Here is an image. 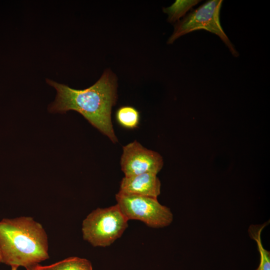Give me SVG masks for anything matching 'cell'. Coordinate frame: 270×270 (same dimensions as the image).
<instances>
[{"mask_svg": "<svg viewBox=\"0 0 270 270\" xmlns=\"http://www.w3.org/2000/svg\"><path fill=\"white\" fill-rule=\"evenodd\" d=\"M46 80L57 92L54 101L48 106L50 112L64 114L75 110L113 143L118 142L111 119L112 108L117 98L116 78L111 71L105 70L94 84L84 90L74 89L49 79Z\"/></svg>", "mask_w": 270, "mask_h": 270, "instance_id": "cell-1", "label": "cell"}, {"mask_svg": "<svg viewBox=\"0 0 270 270\" xmlns=\"http://www.w3.org/2000/svg\"><path fill=\"white\" fill-rule=\"evenodd\" d=\"M1 262L25 268L49 258L48 240L42 226L30 216L0 221Z\"/></svg>", "mask_w": 270, "mask_h": 270, "instance_id": "cell-2", "label": "cell"}, {"mask_svg": "<svg viewBox=\"0 0 270 270\" xmlns=\"http://www.w3.org/2000/svg\"><path fill=\"white\" fill-rule=\"evenodd\" d=\"M128 222L117 204L98 208L82 222L83 238L94 246H109L122 236Z\"/></svg>", "mask_w": 270, "mask_h": 270, "instance_id": "cell-3", "label": "cell"}, {"mask_svg": "<svg viewBox=\"0 0 270 270\" xmlns=\"http://www.w3.org/2000/svg\"><path fill=\"white\" fill-rule=\"evenodd\" d=\"M222 0L207 1L196 10H192L182 19L176 22L174 32L168 43L172 44L180 36L194 31L204 30L218 36L235 57L239 56L223 30L220 22V11Z\"/></svg>", "mask_w": 270, "mask_h": 270, "instance_id": "cell-4", "label": "cell"}, {"mask_svg": "<svg viewBox=\"0 0 270 270\" xmlns=\"http://www.w3.org/2000/svg\"><path fill=\"white\" fill-rule=\"evenodd\" d=\"M116 199L128 220H138L150 227L160 228L170 225L173 220L170 209L162 205L156 198L118 192Z\"/></svg>", "mask_w": 270, "mask_h": 270, "instance_id": "cell-5", "label": "cell"}, {"mask_svg": "<svg viewBox=\"0 0 270 270\" xmlns=\"http://www.w3.org/2000/svg\"><path fill=\"white\" fill-rule=\"evenodd\" d=\"M122 149L120 166L124 176L145 173L157 174L163 166V160L159 154L145 148L136 140Z\"/></svg>", "mask_w": 270, "mask_h": 270, "instance_id": "cell-6", "label": "cell"}, {"mask_svg": "<svg viewBox=\"0 0 270 270\" xmlns=\"http://www.w3.org/2000/svg\"><path fill=\"white\" fill-rule=\"evenodd\" d=\"M156 174L145 173L122 178L118 192L156 198L160 193Z\"/></svg>", "mask_w": 270, "mask_h": 270, "instance_id": "cell-7", "label": "cell"}, {"mask_svg": "<svg viewBox=\"0 0 270 270\" xmlns=\"http://www.w3.org/2000/svg\"><path fill=\"white\" fill-rule=\"evenodd\" d=\"M41 270H92L91 262L87 259L70 257L48 266L39 265Z\"/></svg>", "mask_w": 270, "mask_h": 270, "instance_id": "cell-8", "label": "cell"}, {"mask_svg": "<svg viewBox=\"0 0 270 270\" xmlns=\"http://www.w3.org/2000/svg\"><path fill=\"white\" fill-rule=\"evenodd\" d=\"M267 224V223L262 224H252L248 230L250 237L257 243L260 254V263L256 270H270V252L264 248L261 240L262 230Z\"/></svg>", "mask_w": 270, "mask_h": 270, "instance_id": "cell-9", "label": "cell"}, {"mask_svg": "<svg viewBox=\"0 0 270 270\" xmlns=\"http://www.w3.org/2000/svg\"><path fill=\"white\" fill-rule=\"evenodd\" d=\"M116 119L120 125L123 128L134 129L139 124L140 112L132 106H122L117 110Z\"/></svg>", "mask_w": 270, "mask_h": 270, "instance_id": "cell-10", "label": "cell"}, {"mask_svg": "<svg viewBox=\"0 0 270 270\" xmlns=\"http://www.w3.org/2000/svg\"><path fill=\"white\" fill-rule=\"evenodd\" d=\"M200 0H176L169 7L164 8L163 11L168 15V21L171 23L176 22L184 16Z\"/></svg>", "mask_w": 270, "mask_h": 270, "instance_id": "cell-11", "label": "cell"}, {"mask_svg": "<svg viewBox=\"0 0 270 270\" xmlns=\"http://www.w3.org/2000/svg\"><path fill=\"white\" fill-rule=\"evenodd\" d=\"M26 270H41L39 268V264H37L26 268Z\"/></svg>", "mask_w": 270, "mask_h": 270, "instance_id": "cell-12", "label": "cell"}, {"mask_svg": "<svg viewBox=\"0 0 270 270\" xmlns=\"http://www.w3.org/2000/svg\"><path fill=\"white\" fill-rule=\"evenodd\" d=\"M11 270H18V268L17 267H15V266H13V267H11Z\"/></svg>", "mask_w": 270, "mask_h": 270, "instance_id": "cell-13", "label": "cell"}, {"mask_svg": "<svg viewBox=\"0 0 270 270\" xmlns=\"http://www.w3.org/2000/svg\"><path fill=\"white\" fill-rule=\"evenodd\" d=\"M1 262V257H0V263Z\"/></svg>", "mask_w": 270, "mask_h": 270, "instance_id": "cell-14", "label": "cell"}]
</instances>
